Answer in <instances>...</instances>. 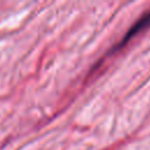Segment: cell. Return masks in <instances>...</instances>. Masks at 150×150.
<instances>
[{
    "label": "cell",
    "mask_w": 150,
    "mask_h": 150,
    "mask_svg": "<svg viewBox=\"0 0 150 150\" xmlns=\"http://www.w3.org/2000/svg\"><path fill=\"white\" fill-rule=\"evenodd\" d=\"M148 26H150V11L146 13V14H144L141 19H138L137 20V22L130 28V30L128 32V34L124 36V39H123V41L121 42V46L123 45V43H125V42H128L131 38H134L135 35H137L138 33H141L142 30H144Z\"/></svg>",
    "instance_id": "6da1fadb"
}]
</instances>
